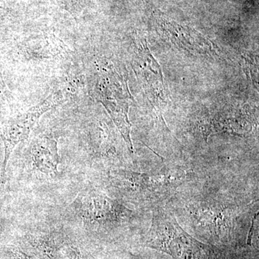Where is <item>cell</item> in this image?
<instances>
[{
  "instance_id": "cell-3",
  "label": "cell",
  "mask_w": 259,
  "mask_h": 259,
  "mask_svg": "<svg viewBox=\"0 0 259 259\" xmlns=\"http://www.w3.org/2000/svg\"><path fill=\"white\" fill-rule=\"evenodd\" d=\"M112 184L127 194L141 199H156L166 196L191 178V173L176 168H163L140 173L130 170L111 171Z\"/></svg>"
},
{
  "instance_id": "cell-9",
  "label": "cell",
  "mask_w": 259,
  "mask_h": 259,
  "mask_svg": "<svg viewBox=\"0 0 259 259\" xmlns=\"http://www.w3.org/2000/svg\"><path fill=\"white\" fill-rule=\"evenodd\" d=\"M44 248L51 259H79L77 250L66 243L50 241L44 244Z\"/></svg>"
},
{
  "instance_id": "cell-2",
  "label": "cell",
  "mask_w": 259,
  "mask_h": 259,
  "mask_svg": "<svg viewBox=\"0 0 259 259\" xmlns=\"http://www.w3.org/2000/svg\"><path fill=\"white\" fill-rule=\"evenodd\" d=\"M94 96L103 105L120 131L131 152L134 151L128 113L132 96L127 80L111 64L100 66Z\"/></svg>"
},
{
  "instance_id": "cell-5",
  "label": "cell",
  "mask_w": 259,
  "mask_h": 259,
  "mask_svg": "<svg viewBox=\"0 0 259 259\" xmlns=\"http://www.w3.org/2000/svg\"><path fill=\"white\" fill-rule=\"evenodd\" d=\"M70 207L83 222L100 227L117 226L128 221L132 213L123 204L96 190L80 192Z\"/></svg>"
},
{
  "instance_id": "cell-10",
  "label": "cell",
  "mask_w": 259,
  "mask_h": 259,
  "mask_svg": "<svg viewBox=\"0 0 259 259\" xmlns=\"http://www.w3.org/2000/svg\"><path fill=\"white\" fill-rule=\"evenodd\" d=\"M23 259H32L31 258H28V257H24Z\"/></svg>"
},
{
  "instance_id": "cell-8",
  "label": "cell",
  "mask_w": 259,
  "mask_h": 259,
  "mask_svg": "<svg viewBox=\"0 0 259 259\" xmlns=\"http://www.w3.org/2000/svg\"><path fill=\"white\" fill-rule=\"evenodd\" d=\"M162 28L172 42L190 52L197 53L201 55H210L214 52L212 42L194 30L166 20H163Z\"/></svg>"
},
{
  "instance_id": "cell-6",
  "label": "cell",
  "mask_w": 259,
  "mask_h": 259,
  "mask_svg": "<svg viewBox=\"0 0 259 259\" xmlns=\"http://www.w3.org/2000/svg\"><path fill=\"white\" fill-rule=\"evenodd\" d=\"M139 74L142 79L150 101L153 106L160 107L168 98L166 85L159 64L150 52L146 42H140L136 61Z\"/></svg>"
},
{
  "instance_id": "cell-4",
  "label": "cell",
  "mask_w": 259,
  "mask_h": 259,
  "mask_svg": "<svg viewBox=\"0 0 259 259\" xmlns=\"http://www.w3.org/2000/svg\"><path fill=\"white\" fill-rule=\"evenodd\" d=\"M64 101V95L61 92L51 93L40 103L30 107L23 113L11 116L3 122L0 128V136L4 144L5 149L4 161L0 178L1 188L5 185L7 166L15 148L20 143L28 139L32 129L44 114L59 106Z\"/></svg>"
},
{
  "instance_id": "cell-1",
  "label": "cell",
  "mask_w": 259,
  "mask_h": 259,
  "mask_svg": "<svg viewBox=\"0 0 259 259\" xmlns=\"http://www.w3.org/2000/svg\"><path fill=\"white\" fill-rule=\"evenodd\" d=\"M146 246L175 259H217L209 245L191 236L173 215L163 211H158L153 215Z\"/></svg>"
},
{
  "instance_id": "cell-7",
  "label": "cell",
  "mask_w": 259,
  "mask_h": 259,
  "mask_svg": "<svg viewBox=\"0 0 259 259\" xmlns=\"http://www.w3.org/2000/svg\"><path fill=\"white\" fill-rule=\"evenodd\" d=\"M30 157L34 168L47 175L58 174L59 154L56 140L49 135H40L32 141Z\"/></svg>"
}]
</instances>
